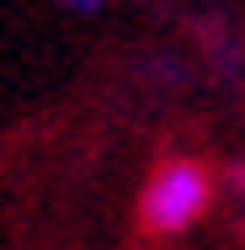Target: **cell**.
I'll use <instances>...</instances> for the list:
<instances>
[{
	"mask_svg": "<svg viewBox=\"0 0 245 250\" xmlns=\"http://www.w3.org/2000/svg\"><path fill=\"white\" fill-rule=\"evenodd\" d=\"M208 202H213V176H208V165H197V160H165V165L144 181L139 213H144L149 234H187L197 218L208 213Z\"/></svg>",
	"mask_w": 245,
	"mask_h": 250,
	"instance_id": "obj_1",
	"label": "cell"
},
{
	"mask_svg": "<svg viewBox=\"0 0 245 250\" xmlns=\"http://www.w3.org/2000/svg\"><path fill=\"white\" fill-rule=\"evenodd\" d=\"M229 192H235V197H240V208H245V160L229 170Z\"/></svg>",
	"mask_w": 245,
	"mask_h": 250,
	"instance_id": "obj_3",
	"label": "cell"
},
{
	"mask_svg": "<svg viewBox=\"0 0 245 250\" xmlns=\"http://www.w3.org/2000/svg\"><path fill=\"white\" fill-rule=\"evenodd\" d=\"M59 5H64L69 16H101V11H107V0H59Z\"/></svg>",
	"mask_w": 245,
	"mask_h": 250,
	"instance_id": "obj_2",
	"label": "cell"
}]
</instances>
